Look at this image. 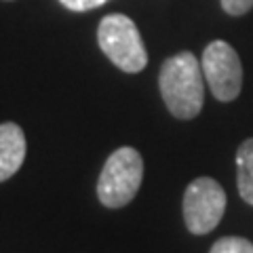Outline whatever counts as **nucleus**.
I'll list each match as a JSON object with an SVG mask.
<instances>
[{"label":"nucleus","mask_w":253,"mask_h":253,"mask_svg":"<svg viewBox=\"0 0 253 253\" xmlns=\"http://www.w3.org/2000/svg\"><path fill=\"white\" fill-rule=\"evenodd\" d=\"M205 83L209 84L213 97L219 101H232L239 97L243 86V66L239 53L228 42L215 41L203 53L201 59Z\"/></svg>","instance_id":"nucleus-5"},{"label":"nucleus","mask_w":253,"mask_h":253,"mask_svg":"<svg viewBox=\"0 0 253 253\" xmlns=\"http://www.w3.org/2000/svg\"><path fill=\"white\" fill-rule=\"evenodd\" d=\"M253 6V0H221V9H224L228 15H245Z\"/></svg>","instance_id":"nucleus-10"},{"label":"nucleus","mask_w":253,"mask_h":253,"mask_svg":"<svg viewBox=\"0 0 253 253\" xmlns=\"http://www.w3.org/2000/svg\"><path fill=\"white\" fill-rule=\"evenodd\" d=\"M144 179V161L135 148H118L108 156L97 181L99 203L110 209H121L135 199Z\"/></svg>","instance_id":"nucleus-2"},{"label":"nucleus","mask_w":253,"mask_h":253,"mask_svg":"<svg viewBox=\"0 0 253 253\" xmlns=\"http://www.w3.org/2000/svg\"><path fill=\"white\" fill-rule=\"evenodd\" d=\"M236 181L243 201L253 205V137L245 139L236 152Z\"/></svg>","instance_id":"nucleus-7"},{"label":"nucleus","mask_w":253,"mask_h":253,"mask_svg":"<svg viewBox=\"0 0 253 253\" xmlns=\"http://www.w3.org/2000/svg\"><path fill=\"white\" fill-rule=\"evenodd\" d=\"M26 158V135L15 123L0 125V181H6L21 169Z\"/></svg>","instance_id":"nucleus-6"},{"label":"nucleus","mask_w":253,"mask_h":253,"mask_svg":"<svg viewBox=\"0 0 253 253\" xmlns=\"http://www.w3.org/2000/svg\"><path fill=\"white\" fill-rule=\"evenodd\" d=\"M209 253H253V243L243 236H224L213 243Z\"/></svg>","instance_id":"nucleus-8"},{"label":"nucleus","mask_w":253,"mask_h":253,"mask_svg":"<svg viewBox=\"0 0 253 253\" xmlns=\"http://www.w3.org/2000/svg\"><path fill=\"white\" fill-rule=\"evenodd\" d=\"M59 2L66 6L70 11H76V13H83V11H91V9H97V6L106 4L108 0H59Z\"/></svg>","instance_id":"nucleus-9"},{"label":"nucleus","mask_w":253,"mask_h":253,"mask_svg":"<svg viewBox=\"0 0 253 253\" xmlns=\"http://www.w3.org/2000/svg\"><path fill=\"white\" fill-rule=\"evenodd\" d=\"M226 211V192L215 179L199 177L184 192V221L192 234H207Z\"/></svg>","instance_id":"nucleus-4"},{"label":"nucleus","mask_w":253,"mask_h":253,"mask_svg":"<svg viewBox=\"0 0 253 253\" xmlns=\"http://www.w3.org/2000/svg\"><path fill=\"white\" fill-rule=\"evenodd\" d=\"M97 42L106 57L123 72L137 74L146 68L148 53L137 26L123 13L106 15L97 28Z\"/></svg>","instance_id":"nucleus-3"},{"label":"nucleus","mask_w":253,"mask_h":253,"mask_svg":"<svg viewBox=\"0 0 253 253\" xmlns=\"http://www.w3.org/2000/svg\"><path fill=\"white\" fill-rule=\"evenodd\" d=\"M161 95L175 118L190 121L201 114L205 104V76L194 53L179 51L163 63L158 74Z\"/></svg>","instance_id":"nucleus-1"}]
</instances>
